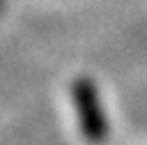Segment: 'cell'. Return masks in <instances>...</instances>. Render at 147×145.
<instances>
[{"label":"cell","instance_id":"cell-1","mask_svg":"<svg viewBox=\"0 0 147 145\" xmlns=\"http://www.w3.org/2000/svg\"><path fill=\"white\" fill-rule=\"evenodd\" d=\"M71 99L78 113V124L87 143L99 145L108 138V120L101 106L99 90L92 78L80 76L71 83Z\"/></svg>","mask_w":147,"mask_h":145}]
</instances>
